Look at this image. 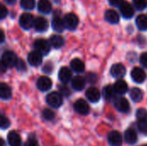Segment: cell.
Wrapping results in <instances>:
<instances>
[{
  "mask_svg": "<svg viewBox=\"0 0 147 146\" xmlns=\"http://www.w3.org/2000/svg\"><path fill=\"white\" fill-rule=\"evenodd\" d=\"M124 139H125V141L129 145L135 144L138 139V135H137L136 131L133 128L127 129L124 133Z\"/></svg>",
  "mask_w": 147,
  "mask_h": 146,
  "instance_id": "cell-19",
  "label": "cell"
},
{
  "mask_svg": "<svg viewBox=\"0 0 147 146\" xmlns=\"http://www.w3.org/2000/svg\"><path fill=\"white\" fill-rule=\"evenodd\" d=\"M105 20L111 24H117L120 21L119 14L115 9H108L104 15Z\"/></svg>",
  "mask_w": 147,
  "mask_h": 146,
  "instance_id": "cell-18",
  "label": "cell"
},
{
  "mask_svg": "<svg viewBox=\"0 0 147 146\" xmlns=\"http://www.w3.org/2000/svg\"><path fill=\"white\" fill-rule=\"evenodd\" d=\"M10 122L9 120V119L7 117H5L4 115H1V120H0V126L2 129H6L9 126Z\"/></svg>",
  "mask_w": 147,
  "mask_h": 146,
  "instance_id": "cell-35",
  "label": "cell"
},
{
  "mask_svg": "<svg viewBox=\"0 0 147 146\" xmlns=\"http://www.w3.org/2000/svg\"><path fill=\"white\" fill-rule=\"evenodd\" d=\"M65 28L69 30H74L78 25V17L74 13H68L64 17Z\"/></svg>",
  "mask_w": 147,
  "mask_h": 146,
  "instance_id": "cell-5",
  "label": "cell"
},
{
  "mask_svg": "<svg viewBox=\"0 0 147 146\" xmlns=\"http://www.w3.org/2000/svg\"><path fill=\"white\" fill-rule=\"evenodd\" d=\"M140 64L142 65V66L147 69V52H143L140 55Z\"/></svg>",
  "mask_w": 147,
  "mask_h": 146,
  "instance_id": "cell-38",
  "label": "cell"
},
{
  "mask_svg": "<svg viewBox=\"0 0 147 146\" xmlns=\"http://www.w3.org/2000/svg\"><path fill=\"white\" fill-rule=\"evenodd\" d=\"M136 117L138 120L147 119V111L145 108H140L136 112Z\"/></svg>",
  "mask_w": 147,
  "mask_h": 146,
  "instance_id": "cell-34",
  "label": "cell"
},
{
  "mask_svg": "<svg viewBox=\"0 0 147 146\" xmlns=\"http://www.w3.org/2000/svg\"><path fill=\"white\" fill-rule=\"evenodd\" d=\"M19 23H20V26L25 29V30H28V29H30L34 24V19L33 17V15L29 13H23L21 15L20 18H19Z\"/></svg>",
  "mask_w": 147,
  "mask_h": 146,
  "instance_id": "cell-4",
  "label": "cell"
},
{
  "mask_svg": "<svg viewBox=\"0 0 147 146\" xmlns=\"http://www.w3.org/2000/svg\"><path fill=\"white\" fill-rule=\"evenodd\" d=\"M143 146H147V145H143Z\"/></svg>",
  "mask_w": 147,
  "mask_h": 146,
  "instance_id": "cell-47",
  "label": "cell"
},
{
  "mask_svg": "<svg viewBox=\"0 0 147 146\" xmlns=\"http://www.w3.org/2000/svg\"><path fill=\"white\" fill-rule=\"evenodd\" d=\"M71 77H72L71 71L68 67L60 68V70L59 71V79L60 82H62L64 83H69V81L71 80Z\"/></svg>",
  "mask_w": 147,
  "mask_h": 146,
  "instance_id": "cell-17",
  "label": "cell"
},
{
  "mask_svg": "<svg viewBox=\"0 0 147 146\" xmlns=\"http://www.w3.org/2000/svg\"><path fill=\"white\" fill-rule=\"evenodd\" d=\"M7 141L9 146H21L22 139L20 135L16 131H11L9 133L7 137Z\"/></svg>",
  "mask_w": 147,
  "mask_h": 146,
  "instance_id": "cell-16",
  "label": "cell"
},
{
  "mask_svg": "<svg viewBox=\"0 0 147 146\" xmlns=\"http://www.w3.org/2000/svg\"><path fill=\"white\" fill-rule=\"evenodd\" d=\"M16 67L18 71H24L26 70V64L24 63V61L22 59H17L16 64Z\"/></svg>",
  "mask_w": 147,
  "mask_h": 146,
  "instance_id": "cell-36",
  "label": "cell"
},
{
  "mask_svg": "<svg viewBox=\"0 0 147 146\" xmlns=\"http://www.w3.org/2000/svg\"><path fill=\"white\" fill-rule=\"evenodd\" d=\"M134 6L138 10L145 9L147 7V0H134Z\"/></svg>",
  "mask_w": 147,
  "mask_h": 146,
  "instance_id": "cell-31",
  "label": "cell"
},
{
  "mask_svg": "<svg viewBox=\"0 0 147 146\" xmlns=\"http://www.w3.org/2000/svg\"><path fill=\"white\" fill-rule=\"evenodd\" d=\"M60 90H61V93L65 95V96H68L70 95V91L68 90L67 88H60Z\"/></svg>",
  "mask_w": 147,
  "mask_h": 146,
  "instance_id": "cell-43",
  "label": "cell"
},
{
  "mask_svg": "<svg viewBox=\"0 0 147 146\" xmlns=\"http://www.w3.org/2000/svg\"><path fill=\"white\" fill-rule=\"evenodd\" d=\"M71 69L77 72V73H82L84 71V69H85V65H84V63L79 59H74L71 61Z\"/></svg>",
  "mask_w": 147,
  "mask_h": 146,
  "instance_id": "cell-21",
  "label": "cell"
},
{
  "mask_svg": "<svg viewBox=\"0 0 147 146\" xmlns=\"http://www.w3.org/2000/svg\"><path fill=\"white\" fill-rule=\"evenodd\" d=\"M0 96L3 100H9L12 96L11 89L5 83H2L0 84Z\"/></svg>",
  "mask_w": 147,
  "mask_h": 146,
  "instance_id": "cell-22",
  "label": "cell"
},
{
  "mask_svg": "<svg viewBox=\"0 0 147 146\" xmlns=\"http://www.w3.org/2000/svg\"><path fill=\"white\" fill-rule=\"evenodd\" d=\"M42 116L45 120H53L54 119V113L51 110V109H48V108H46L43 110L42 112Z\"/></svg>",
  "mask_w": 147,
  "mask_h": 146,
  "instance_id": "cell-32",
  "label": "cell"
},
{
  "mask_svg": "<svg viewBox=\"0 0 147 146\" xmlns=\"http://www.w3.org/2000/svg\"><path fill=\"white\" fill-rule=\"evenodd\" d=\"M102 94H103V96L106 100L108 101H111L115 98V94H117L115 92V89L114 88V86H111V85H107L103 88V90H102Z\"/></svg>",
  "mask_w": 147,
  "mask_h": 146,
  "instance_id": "cell-27",
  "label": "cell"
},
{
  "mask_svg": "<svg viewBox=\"0 0 147 146\" xmlns=\"http://www.w3.org/2000/svg\"><path fill=\"white\" fill-rule=\"evenodd\" d=\"M28 62L32 66H39L42 63V54L36 50L30 52L28 54Z\"/></svg>",
  "mask_w": 147,
  "mask_h": 146,
  "instance_id": "cell-10",
  "label": "cell"
},
{
  "mask_svg": "<svg viewBox=\"0 0 147 146\" xmlns=\"http://www.w3.org/2000/svg\"><path fill=\"white\" fill-rule=\"evenodd\" d=\"M52 9V4L49 0H39L38 10L42 14H48Z\"/></svg>",
  "mask_w": 147,
  "mask_h": 146,
  "instance_id": "cell-25",
  "label": "cell"
},
{
  "mask_svg": "<svg viewBox=\"0 0 147 146\" xmlns=\"http://www.w3.org/2000/svg\"><path fill=\"white\" fill-rule=\"evenodd\" d=\"M136 25L140 30H147V15L141 14L136 18Z\"/></svg>",
  "mask_w": 147,
  "mask_h": 146,
  "instance_id": "cell-29",
  "label": "cell"
},
{
  "mask_svg": "<svg viewBox=\"0 0 147 146\" xmlns=\"http://www.w3.org/2000/svg\"><path fill=\"white\" fill-rule=\"evenodd\" d=\"M17 59H18L15 52L12 51H5L2 55V65L6 68H10L16 66Z\"/></svg>",
  "mask_w": 147,
  "mask_h": 146,
  "instance_id": "cell-1",
  "label": "cell"
},
{
  "mask_svg": "<svg viewBox=\"0 0 147 146\" xmlns=\"http://www.w3.org/2000/svg\"><path fill=\"white\" fill-rule=\"evenodd\" d=\"M53 65L49 62H47L45 65H44V67H43V71L44 72H46V73H51L52 71H53Z\"/></svg>",
  "mask_w": 147,
  "mask_h": 146,
  "instance_id": "cell-41",
  "label": "cell"
},
{
  "mask_svg": "<svg viewBox=\"0 0 147 146\" xmlns=\"http://www.w3.org/2000/svg\"><path fill=\"white\" fill-rule=\"evenodd\" d=\"M20 5L24 9H33L35 6V0H21Z\"/></svg>",
  "mask_w": 147,
  "mask_h": 146,
  "instance_id": "cell-30",
  "label": "cell"
},
{
  "mask_svg": "<svg viewBox=\"0 0 147 146\" xmlns=\"http://www.w3.org/2000/svg\"><path fill=\"white\" fill-rule=\"evenodd\" d=\"M34 27L35 28L36 31L38 32H44L47 29V27H48V23H47V19H45L44 17H37L35 20H34Z\"/></svg>",
  "mask_w": 147,
  "mask_h": 146,
  "instance_id": "cell-20",
  "label": "cell"
},
{
  "mask_svg": "<svg viewBox=\"0 0 147 146\" xmlns=\"http://www.w3.org/2000/svg\"><path fill=\"white\" fill-rule=\"evenodd\" d=\"M114 88L115 89V92L119 95H124L127 93V91L128 90V86L127 83L124 81V80H117L114 85Z\"/></svg>",
  "mask_w": 147,
  "mask_h": 146,
  "instance_id": "cell-24",
  "label": "cell"
},
{
  "mask_svg": "<svg viewBox=\"0 0 147 146\" xmlns=\"http://www.w3.org/2000/svg\"><path fill=\"white\" fill-rule=\"evenodd\" d=\"M86 83V78L82 76H76L71 79V87L77 91L83 90Z\"/></svg>",
  "mask_w": 147,
  "mask_h": 146,
  "instance_id": "cell-15",
  "label": "cell"
},
{
  "mask_svg": "<svg viewBox=\"0 0 147 146\" xmlns=\"http://www.w3.org/2000/svg\"><path fill=\"white\" fill-rule=\"evenodd\" d=\"M8 15V10H7V8L3 5V4H1L0 5V19L1 20H3Z\"/></svg>",
  "mask_w": 147,
  "mask_h": 146,
  "instance_id": "cell-37",
  "label": "cell"
},
{
  "mask_svg": "<svg viewBox=\"0 0 147 146\" xmlns=\"http://www.w3.org/2000/svg\"><path fill=\"white\" fill-rule=\"evenodd\" d=\"M110 74L115 78H122L126 75V68L122 64H115L110 69Z\"/></svg>",
  "mask_w": 147,
  "mask_h": 146,
  "instance_id": "cell-11",
  "label": "cell"
},
{
  "mask_svg": "<svg viewBox=\"0 0 147 146\" xmlns=\"http://www.w3.org/2000/svg\"><path fill=\"white\" fill-rule=\"evenodd\" d=\"M120 11L122 16L126 19H130L134 15V7L127 2H123L120 6Z\"/></svg>",
  "mask_w": 147,
  "mask_h": 146,
  "instance_id": "cell-9",
  "label": "cell"
},
{
  "mask_svg": "<svg viewBox=\"0 0 147 146\" xmlns=\"http://www.w3.org/2000/svg\"><path fill=\"white\" fill-rule=\"evenodd\" d=\"M108 141L111 146H121L122 145V135L118 131H112L108 135Z\"/></svg>",
  "mask_w": 147,
  "mask_h": 146,
  "instance_id": "cell-7",
  "label": "cell"
},
{
  "mask_svg": "<svg viewBox=\"0 0 147 146\" xmlns=\"http://www.w3.org/2000/svg\"><path fill=\"white\" fill-rule=\"evenodd\" d=\"M52 85H53L52 80L48 77H46V76L40 77L37 80V83H36L37 88L40 91H43V92L49 90L52 88Z\"/></svg>",
  "mask_w": 147,
  "mask_h": 146,
  "instance_id": "cell-8",
  "label": "cell"
},
{
  "mask_svg": "<svg viewBox=\"0 0 147 146\" xmlns=\"http://www.w3.org/2000/svg\"><path fill=\"white\" fill-rule=\"evenodd\" d=\"M115 108L121 113H127L130 109V105L128 101L124 97H119L115 100Z\"/></svg>",
  "mask_w": 147,
  "mask_h": 146,
  "instance_id": "cell-13",
  "label": "cell"
},
{
  "mask_svg": "<svg viewBox=\"0 0 147 146\" xmlns=\"http://www.w3.org/2000/svg\"><path fill=\"white\" fill-rule=\"evenodd\" d=\"M138 128L142 133L147 134V119L138 120Z\"/></svg>",
  "mask_w": 147,
  "mask_h": 146,
  "instance_id": "cell-33",
  "label": "cell"
},
{
  "mask_svg": "<svg viewBox=\"0 0 147 146\" xmlns=\"http://www.w3.org/2000/svg\"><path fill=\"white\" fill-rule=\"evenodd\" d=\"M85 96L90 102H97L101 98L100 91L95 87L89 88L85 92Z\"/></svg>",
  "mask_w": 147,
  "mask_h": 146,
  "instance_id": "cell-14",
  "label": "cell"
},
{
  "mask_svg": "<svg viewBox=\"0 0 147 146\" xmlns=\"http://www.w3.org/2000/svg\"><path fill=\"white\" fill-rule=\"evenodd\" d=\"M24 146H39V143L34 138H29L25 143Z\"/></svg>",
  "mask_w": 147,
  "mask_h": 146,
  "instance_id": "cell-39",
  "label": "cell"
},
{
  "mask_svg": "<svg viewBox=\"0 0 147 146\" xmlns=\"http://www.w3.org/2000/svg\"><path fill=\"white\" fill-rule=\"evenodd\" d=\"M34 47L42 55H47L51 50V44L44 39H38L34 41Z\"/></svg>",
  "mask_w": 147,
  "mask_h": 146,
  "instance_id": "cell-3",
  "label": "cell"
},
{
  "mask_svg": "<svg viewBox=\"0 0 147 146\" xmlns=\"http://www.w3.org/2000/svg\"><path fill=\"white\" fill-rule=\"evenodd\" d=\"M0 34H1V40H0V41L3 42V40H4V33H3V31L2 29L0 30Z\"/></svg>",
  "mask_w": 147,
  "mask_h": 146,
  "instance_id": "cell-45",
  "label": "cell"
},
{
  "mask_svg": "<svg viewBox=\"0 0 147 146\" xmlns=\"http://www.w3.org/2000/svg\"><path fill=\"white\" fill-rule=\"evenodd\" d=\"M6 3H8V4H9V5H12V4H15L16 3V0H3Z\"/></svg>",
  "mask_w": 147,
  "mask_h": 146,
  "instance_id": "cell-44",
  "label": "cell"
},
{
  "mask_svg": "<svg viewBox=\"0 0 147 146\" xmlns=\"http://www.w3.org/2000/svg\"><path fill=\"white\" fill-rule=\"evenodd\" d=\"M86 81L90 83H94L96 81V75H95L94 73H88L86 75Z\"/></svg>",
  "mask_w": 147,
  "mask_h": 146,
  "instance_id": "cell-40",
  "label": "cell"
},
{
  "mask_svg": "<svg viewBox=\"0 0 147 146\" xmlns=\"http://www.w3.org/2000/svg\"><path fill=\"white\" fill-rule=\"evenodd\" d=\"M109 4L114 6V7H117V6H121V4L124 2V0H108Z\"/></svg>",
  "mask_w": 147,
  "mask_h": 146,
  "instance_id": "cell-42",
  "label": "cell"
},
{
  "mask_svg": "<svg viewBox=\"0 0 147 146\" xmlns=\"http://www.w3.org/2000/svg\"><path fill=\"white\" fill-rule=\"evenodd\" d=\"M131 77L133 80L137 83H142L146 78V75L144 70L139 67H135L133 69V71H131Z\"/></svg>",
  "mask_w": 147,
  "mask_h": 146,
  "instance_id": "cell-12",
  "label": "cell"
},
{
  "mask_svg": "<svg viewBox=\"0 0 147 146\" xmlns=\"http://www.w3.org/2000/svg\"><path fill=\"white\" fill-rule=\"evenodd\" d=\"M52 27L56 32L61 33L65 28V22L59 16H55V17H53V19L52 21Z\"/></svg>",
  "mask_w": 147,
  "mask_h": 146,
  "instance_id": "cell-23",
  "label": "cell"
},
{
  "mask_svg": "<svg viewBox=\"0 0 147 146\" xmlns=\"http://www.w3.org/2000/svg\"><path fill=\"white\" fill-rule=\"evenodd\" d=\"M46 100H47V104L50 107L55 108H59L62 105V103H63L62 96L59 92H51L50 94L47 95Z\"/></svg>",
  "mask_w": 147,
  "mask_h": 146,
  "instance_id": "cell-2",
  "label": "cell"
},
{
  "mask_svg": "<svg viewBox=\"0 0 147 146\" xmlns=\"http://www.w3.org/2000/svg\"><path fill=\"white\" fill-rule=\"evenodd\" d=\"M49 42L51 44V46L56 49L60 48L61 46H63L64 45V39L63 37H61L60 35H57V34H53L50 37Z\"/></svg>",
  "mask_w": 147,
  "mask_h": 146,
  "instance_id": "cell-26",
  "label": "cell"
},
{
  "mask_svg": "<svg viewBox=\"0 0 147 146\" xmlns=\"http://www.w3.org/2000/svg\"><path fill=\"white\" fill-rule=\"evenodd\" d=\"M130 97L134 102H140L143 99V92L139 88H134L130 91Z\"/></svg>",
  "mask_w": 147,
  "mask_h": 146,
  "instance_id": "cell-28",
  "label": "cell"
},
{
  "mask_svg": "<svg viewBox=\"0 0 147 146\" xmlns=\"http://www.w3.org/2000/svg\"><path fill=\"white\" fill-rule=\"evenodd\" d=\"M0 145H1V146H5V142H4V140H3V139H1V142H0Z\"/></svg>",
  "mask_w": 147,
  "mask_h": 146,
  "instance_id": "cell-46",
  "label": "cell"
},
{
  "mask_svg": "<svg viewBox=\"0 0 147 146\" xmlns=\"http://www.w3.org/2000/svg\"><path fill=\"white\" fill-rule=\"evenodd\" d=\"M74 109L81 115H87L90 113V106L84 99H78L74 103Z\"/></svg>",
  "mask_w": 147,
  "mask_h": 146,
  "instance_id": "cell-6",
  "label": "cell"
}]
</instances>
